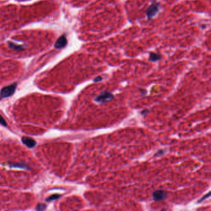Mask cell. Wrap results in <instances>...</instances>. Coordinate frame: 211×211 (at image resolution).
<instances>
[{
	"instance_id": "5",
	"label": "cell",
	"mask_w": 211,
	"mask_h": 211,
	"mask_svg": "<svg viewBox=\"0 0 211 211\" xmlns=\"http://www.w3.org/2000/svg\"><path fill=\"white\" fill-rule=\"evenodd\" d=\"M67 44V38L65 35H63L58 38L55 44V47L56 49H60L64 47Z\"/></svg>"
},
{
	"instance_id": "14",
	"label": "cell",
	"mask_w": 211,
	"mask_h": 211,
	"mask_svg": "<svg viewBox=\"0 0 211 211\" xmlns=\"http://www.w3.org/2000/svg\"><path fill=\"white\" fill-rule=\"evenodd\" d=\"M102 80V78H101L100 76H98L97 77V78H95L94 79V82H99L100 81V80Z\"/></svg>"
},
{
	"instance_id": "8",
	"label": "cell",
	"mask_w": 211,
	"mask_h": 211,
	"mask_svg": "<svg viewBox=\"0 0 211 211\" xmlns=\"http://www.w3.org/2000/svg\"><path fill=\"white\" fill-rule=\"evenodd\" d=\"M9 46L11 48L16 50H24V48H22L21 46L15 45L14 44L12 43V42H11V43L9 42Z\"/></svg>"
},
{
	"instance_id": "3",
	"label": "cell",
	"mask_w": 211,
	"mask_h": 211,
	"mask_svg": "<svg viewBox=\"0 0 211 211\" xmlns=\"http://www.w3.org/2000/svg\"><path fill=\"white\" fill-rule=\"evenodd\" d=\"M159 9V5L156 2L152 3V5L148 7L147 9V17L149 20H150L151 18H152L158 12Z\"/></svg>"
},
{
	"instance_id": "13",
	"label": "cell",
	"mask_w": 211,
	"mask_h": 211,
	"mask_svg": "<svg viewBox=\"0 0 211 211\" xmlns=\"http://www.w3.org/2000/svg\"><path fill=\"white\" fill-rule=\"evenodd\" d=\"M210 192H209V193H208V194H206V195H204V197H203L202 198H201V199H199V200L198 201V203H199V202H202L203 201H204V199H206V198H208L209 196H210Z\"/></svg>"
},
{
	"instance_id": "10",
	"label": "cell",
	"mask_w": 211,
	"mask_h": 211,
	"mask_svg": "<svg viewBox=\"0 0 211 211\" xmlns=\"http://www.w3.org/2000/svg\"><path fill=\"white\" fill-rule=\"evenodd\" d=\"M10 165L12 166V167H19V168H25L27 167L26 165H24V164H19V165H17V164H16V163H14V164H12V163H10Z\"/></svg>"
},
{
	"instance_id": "1",
	"label": "cell",
	"mask_w": 211,
	"mask_h": 211,
	"mask_svg": "<svg viewBox=\"0 0 211 211\" xmlns=\"http://www.w3.org/2000/svg\"><path fill=\"white\" fill-rule=\"evenodd\" d=\"M114 98L113 94L107 91H103L95 98V101L97 103H105Z\"/></svg>"
},
{
	"instance_id": "2",
	"label": "cell",
	"mask_w": 211,
	"mask_h": 211,
	"mask_svg": "<svg viewBox=\"0 0 211 211\" xmlns=\"http://www.w3.org/2000/svg\"><path fill=\"white\" fill-rule=\"evenodd\" d=\"M17 87V84H13L8 86L5 87L1 89L0 92V98H6L12 95L16 90Z\"/></svg>"
},
{
	"instance_id": "4",
	"label": "cell",
	"mask_w": 211,
	"mask_h": 211,
	"mask_svg": "<svg viewBox=\"0 0 211 211\" xmlns=\"http://www.w3.org/2000/svg\"><path fill=\"white\" fill-rule=\"evenodd\" d=\"M167 194L163 190H156L152 193V198L155 201H161L166 199Z\"/></svg>"
},
{
	"instance_id": "7",
	"label": "cell",
	"mask_w": 211,
	"mask_h": 211,
	"mask_svg": "<svg viewBox=\"0 0 211 211\" xmlns=\"http://www.w3.org/2000/svg\"><path fill=\"white\" fill-rule=\"evenodd\" d=\"M161 58V57L159 55H157L154 53H151L150 55H149V60L151 61H158Z\"/></svg>"
},
{
	"instance_id": "12",
	"label": "cell",
	"mask_w": 211,
	"mask_h": 211,
	"mask_svg": "<svg viewBox=\"0 0 211 211\" xmlns=\"http://www.w3.org/2000/svg\"><path fill=\"white\" fill-rule=\"evenodd\" d=\"M0 124L3 125V126H7V124H6V121L5 120V119H4L1 115H0Z\"/></svg>"
},
{
	"instance_id": "11",
	"label": "cell",
	"mask_w": 211,
	"mask_h": 211,
	"mask_svg": "<svg viewBox=\"0 0 211 211\" xmlns=\"http://www.w3.org/2000/svg\"><path fill=\"white\" fill-rule=\"evenodd\" d=\"M45 208H46V205L44 204H39L37 206L36 209L37 210H44Z\"/></svg>"
},
{
	"instance_id": "6",
	"label": "cell",
	"mask_w": 211,
	"mask_h": 211,
	"mask_svg": "<svg viewBox=\"0 0 211 211\" xmlns=\"http://www.w3.org/2000/svg\"><path fill=\"white\" fill-rule=\"evenodd\" d=\"M22 141L23 143L29 147H33L36 144V141L32 138L29 137H23L22 138Z\"/></svg>"
},
{
	"instance_id": "9",
	"label": "cell",
	"mask_w": 211,
	"mask_h": 211,
	"mask_svg": "<svg viewBox=\"0 0 211 211\" xmlns=\"http://www.w3.org/2000/svg\"><path fill=\"white\" fill-rule=\"evenodd\" d=\"M60 197V196L58 195V194H54L52 196H50V198H48L47 201H53V200H55V199H57L58 198H59Z\"/></svg>"
}]
</instances>
